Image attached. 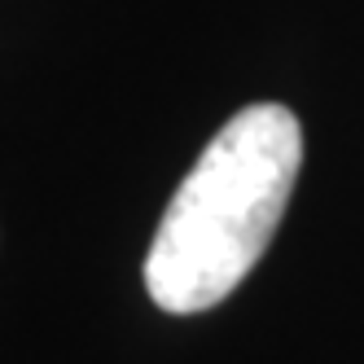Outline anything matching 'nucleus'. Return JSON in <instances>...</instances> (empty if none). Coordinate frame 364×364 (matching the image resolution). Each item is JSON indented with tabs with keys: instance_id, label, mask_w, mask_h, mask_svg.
Masks as SVG:
<instances>
[{
	"instance_id": "f257e3e1",
	"label": "nucleus",
	"mask_w": 364,
	"mask_h": 364,
	"mask_svg": "<svg viewBox=\"0 0 364 364\" xmlns=\"http://www.w3.org/2000/svg\"><path fill=\"white\" fill-rule=\"evenodd\" d=\"M303 167V127L277 101L237 110L180 180L145 255V290L171 316L224 303L264 259Z\"/></svg>"
}]
</instances>
